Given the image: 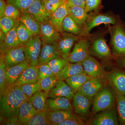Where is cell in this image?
Segmentation results:
<instances>
[{"label":"cell","instance_id":"6da1fadb","mask_svg":"<svg viewBox=\"0 0 125 125\" xmlns=\"http://www.w3.org/2000/svg\"><path fill=\"white\" fill-rule=\"evenodd\" d=\"M29 98L19 87H10L0 96L1 115L4 120L19 116L21 105L24 102L29 100Z\"/></svg>","mask_w":125,"mask_h":125},{"label":"cell","instance_id":"7a4b0ae2","mask_svg":"<svg viewBox=\"0 0 125 125\" xmlns=\"http://www.w3.org/2000/svg\"><path fill=\"white\" fill-rule=\"evenodd\" d=\"M116 103L115 93L110 87L106 85L100 90L94 97L92 113L96 114L99 112L115 107Z\"/></svg>","mask_w":125,"mask_h":125},{"label":"cell","instance_id":"3957f363","mask_svg":"<svg viewBox=\"0 0 125 125\" xmlns=\"http://www.w3.org/2000/svg\"><path fill=\"white\" fill-rule=\"evenodd\" d=\"M112 52L116 57L125 56V27L118 22L109 27Z\"/></svg>","mask_w":125,"mask_h":125},{"label":"cell","instance_id":"277c9868","mask_svg":"<svg viewBox=\"0 0 125 125\" xmlns=\"http://www.w3.org/2000/svg\"><path fill=\"white\" fill-rule=\"evenodd\" d=\"M94 97L83 94L78 92L74 94L73 106L77 115L85 121L90 114V109L93 105Z\"/></svg>","mask_w":125,"mask_h":125},{"label":"cell","instance_id":"5b68a950","mask_svg":"<svg viewBox=\"0 0 125 125\" xmlns=\"http://www.w3.org/2000/svg\"><path fill=\"white\" fill-rule=\"evenodd\" d=\"M88 40L85 37H81L74 45L73 48L67 57L69 62H82L90 54V46Z\"/></svg>","mask_w":125,"mask_h":125},{"label":"cell","instance_id":"8992f818","mask_svg":"<svg viewBox=\"0 0 125 125\" xmlns=\"http://www.w3.org/2000/svg\"><path fill=\"white\" fill-rule=\"evenodd\" d=\"M119 22L115 16L108 14L97 13L89 14L85 24L83 27L86 36L89 35L90 31L94 27L101 24H116Z\"/></svg>","mask_w":125,"mask_h":125},{"label":"cell","instance_id":"52a82bcc","mask_svg":"<svg viewBox=\"0 0 125 125\" xmlns=\"http://www.w3.org/2000/svg\"><path fill=\"white\" fill-rule=\"evenodd\" d=\"M42 46V41L39 35L33 36L24 44L27 60L31 65H38Z\"/></svg>","mask_w":125,"mask_h":125},{"label":"cell","instance_id":"ba28073f","mask_svg":"<svg viewBox=\"0 0 125 125\" xmlns=\"http://www.w3.org/2000/svg\"><path fill=\"white\" fill-rule=\"evenodd\" d=\"M0 57L8 68L19 64L27 60L24 46L10 48L1 55Z\"/></svg>","mask_w":125,"mask_h":125},{"label":"cell","instance_id":"9c48e42d","mask_svg":"<svg viewBox=\"0 0 125 125\" xmlns=\"http://www.w3.org/2000/svg\"><path fill=\"white\" fill-rule=\"evenodd\" d=\"M81 37L64 32L57 42V49L61 56L67 59L72 51L74 45Z\"/></svg>","mask_w":125,"mask_h":125},{"label":"cell","instance_id":"30bf717a","mask_svg":"<svg viewBox=\"0 0 125 125\" xmlns=\"http://www.w3.org/2000/svg\"><path fill=\"white\" fill-rule=\"evenodd\" d=\"M106 79L115 93L125 96V71L115 69L107 74Z\"/></svg>","mask_w":125,"mask_h":125},{"label":"cell","instance_id":"8fae6325","mask_svg":"<svg viewBox=\"0 0 125 125\" xmlns=\"http://www.w3.org/2000/svg\"><path fill=\"white\" fill-rule=\"evenodd\" d=\"M90 121L88 125H119L116 110L115 108L96 113Z\"/></svg>","mask_w":125,"mask_h":125},{"label":"cell","instance_id":"7c38bea8","mask_svg":"<svg viewBox=\"0 0 125 125\" xmlns=\"http://www.w3.org/2000/svg\"><path fill=\"white\" fill-rule=\"evenodd\" d=\"M93 55L101 59H109L111 58L112 53L111 49L107 44L105 39L102 36L93 38L90 52Z\"/></svg>","mask_w":125,"mask_h":125},{"label":"cell","instance_id":"4fadbf2b","mask_svg":"<svg viewBox=\"0 0 125 125\" xmlns=\"http://www.w3.org/2000/svg\"><path fill=\"white\" fill-rule=\"evenodd\" d=\"M82 64L85 74L91 78H106L107 74L95 58L90 56Z\"/></svg>","mask_w":125,"mask_h":125},{"label":"cell","instance_id":"5bb4252c","mask_svg":"<svg viewBox=\"0 0 125 125\" xmlns=\"http://www.w3.org/2000/svg\"><path fill=\"white\" fill-rule=\"evenodd\" d=\"M107 81L105 78H92L84 83L78 92L94 97L98 92L107 85Z\"/></svg>","mask_w":125,"mask_h":125},{"label":"cell","instance_id":"9a60e30c","mask_svg":"<svg viewBox=\"0 0 125 125\" xmlns=\"http://www.w3.org/2000/svg\"><path fill=\"white\" fill-rule=\"evenodd\" d=\"M27 11L41 23H50L52 16L47 10L41 0H34Z\"/></svg>","mask_w":125,"mask_h":125},{"label":"cell","instance_id":"2e32d148","mask_svg":"<svg viewBox=\"0 0 125 125\" xmlns=\"http://www.w3.org/2000/svg\"><path fill=\"white\" fill-rule=\"evenodd\" d=\"M59 57L61 56L57 49V42H42L38 66L47 63L54 58Z\"/></svg>","mask_w":125,"mask_h":125},{"label":"cell","instance_id":"e0dca14e","mask_svg":"<svg viewBox=\"0 0 125 125\" xmlns=\"http://www.w3.org/2000/svg\"><path fill=\"white\" fill-rule=\"evenodd\" d=\"M19 20L18 21L14 27L6 36L4 42H0V55L4 54L7 50L10 48L24 46L19 39L17 32V28Z\"/></svg>","mask_w":125,"mask_h":125},{"label":"cell","instance_id":"ac0fdd59","mask_svg":"<svg viewBox=\"0 0 125 125\" xmlns=\"http://www.w3.org/2000/svg\"><path fill=\"white\" fill-rule=\"evenodd\" d=\"M42 42H57L61 37L60 33L51 23H40L39 34Z\"/></svg>","mask_w":125,"mask_h":125},{"label":"cell","instance_id":"d6986e66","mask_svg":"<svg viewBox=\"0 0 125 125\" xmlns=\"http://www.w3.org/2000/svg\"><path fill=\"white\" fill-rule=\"evenodd\" d=\"M39 80L38 66L29 65L23 72L14 86L21 85L36 83Z\"/></svg>","mask_w":125,"mask_h":125},{"label":"cell","instance_id":"ffe728a7","mask_svg":"<svg viewBox=\"0 0 125 125\" xmlns=\"http://www.w3.org/2000/svg\"><path fill=\"white\" fill-rule=\"evenodd\" d=\"M77 115L72 111L62 110L47 111V118L49 125H59L66 120Z\"/></svg>","mask_w":125,"mask_h":125},{"label":"cell","instance_id":"44dd1931","mask_svg":"<svg viewBox=\"0 0 125 125\" xmlns=\"http://www.w3.org/2000/svg\"><path fill=\"white\" fill-rule=\"evenodd\" d=\"M74 93L66 82L58 80L55 86L51 90L48 94V98H55L63 97L73 99Z\"/></svg>","mask_w":125,"mask_h":125},{"label":"cell","instance_id":"7402d4cb","mask_svg":"<svg viewBox=\"0 0 125 125\" xmlns=\"http://www.w3.org/2000/svg\"><path fill=\"white\" fill-rule=\"evenodd\" d=\"M69 15L67 0L52 15L50 23L60 34L64 32L62 25L63 21L66 16Z\"/></svg>","mask_w":125,"mask_h":125},{"label":"cell","instance_id":"603a6c76","mask_svg":"<svg viewBox=\"0 0 125 125\" xmlns=\"http://www.w3.org/2000/svg\"><path fill=\"white\" fill-rule=\"evenodd\" d=\"M82 73L85 74L82 62H69L56 76L58 80L64 81L74 75Z\"/></svg>","mask_w":125,"mask_h":125},{"label":"cell","instance_id":"cb8c5ba5","mask_svg":"<svg viewBox=\"0 0 125 125\" xmlns=\"http://www.w3.org/2000/svg\"><path fill=\"white\" fill-rule=\"evenodd\" d=\"M39 112L31 104L29 99L24 102L20 108L18 116L19 125H24Z\"/></svg>","mask_w":125,"mask_h":125},{"label":"cell","instance_id":"d4e9b609","mask_svg":"<svg viewBox=\"0 0 125 125\" xmlns=\"http://www.w3.org/2000/svg\"><path fill=\"white\" fill-rule=\"evenodd\" d=\"M30 65L28 60L10 68L7 67L6 74L7 81L10 87L14 86L17 81L25 69Z\"/></svg>","mask_w":125,"mask_h":125},{"label":"cell","instance_id":"484cf974","mask_svg":"<svg viewBox=\"0 0 125 125\" xmlns=\"http://www.w3.org/2000/svg\"><path fill=\"white\" fill-rule=\"evenodd\" d=\"M19 21L29 30L33 36L39 35L41 23L28 12L22 13Z\"/></svg>","mask_w":125,"mask_h":125},{"label":"cell","instance_id":"4316f807","mask_svg":"<svg viewBox=\"0 0 125 125\" xmlns=\"http://www.w3.org/2000/svg\"><path fill=\"white\" fill-rule=\"evenodd\" d=\"M70 99L63 97L48 98L47 105L48 110H62L73 111Z\"/></svg>","mask_w":125,"mask_h":125},{"label":"cell","instance_id":"83f0119b","mask_svg":"<svg viewBox=\"0 0 125 125\" xmlns=\"http://www.w3.org/2000/svg\"><path fill=\"white\" fill-rule=\"evenodd\" d=\"M62 28L64 32L80 37L87 36L83 27L80 26L69 14L66 16L63 21Z\"/></svg>","mask_w":125,"mask_h":125},{"label":"cell","instance_id":"f1b7e54d","mask_svg":"<svg viewBox=\"0 0 125 125\" xmlns=\"http://www.w3.org/2000/svg\"><path fill=\"white\" fill-rule=\"evenodd\" d=\"M48 98V94L41 90L30 97L29 101L38 111H45L48 110L47 105Z\"/></svg>","mask_w":125,"mask_h":125},{"label":"cell","instance_id":"f546056e","mask_svg":"<svg viewBox=\"0 0 125 125\" xmlns=\"http://www.w3.org/2000/svg\"><path fill=\"white\" fill-rule=\"evenodd\" d=\"M68 8L69 14L80 26L83 28L89 16L85 8L71 6H68Z\"/></svg>","mask_w":125,"mask_h":125},{"label":"cell","instance_id":"4dcf8cb0","mask_svg":"<svg viewBox=\"0 0 125 125\" xmlns=\"http://www.w3.org/2000/svg\"><path fill=\"white\" fill-rule=\"evenodd\" d=\"M91 78L86 74L82 73L73 75L65 80L74 93H75L79 91L84 83Z\"/></svg>","mask_w":125,"mask_h":125},{"label":"cell","instance_id":"1f68e13d","mask_svg":"<svg viewBox=\"0 0 125 125\" xmlns=\"http://www.w3.org/2000/svg\"><path fill=\"white\" fill-rule=\"evenodd\" d=\"M115 93L118 121L120 125H125V96Z\"/></svg>","mask_w":125,"mask_h":125},{"label":"cell","instance_id":"d6a6232c","mask_svg":"<svg viewBox=\"0 0 125 125\" xmlns=\"http://www.w3.org/2000/svg\"><path fill=\"white\" fill-rule=\"evenodd\" d=\"M7 67L3 59H0V96H2L7 89L10 88L8 83L6 71Z\"/></svg>","mask_w":125,"mask_h":125},{"label":"cell","instance_id":"836d02e7","mask_svg":"<svg viewBox=\"0 0 125 125\" xmlns=\"http://www.w3.org/2000/svg\"><path fill=\"white\" fill-rule=\"evenodd\" d=\"M69 62L67 59L59 57L54 58L47 64L49 65L53 73L56 76Z\"/></svg>","mask_w":125,"mask_h":125},{"label":"cell","instance_id":"e575fe53","mask_svg":"<svg viewBox=\"0 0 125 125\" xmlns=\"http://www.w3.org/2000/svg\"><path fill=\"white\" fill-rule=\"evenodd\" d=\"M42 90L49 94V92L57 83L58 80L56 76H49L39 80Z\"/></svg>","mask_w":125,"mask_h":125},{"label":"cell","instance_id":"d590c367","mask_svg":"<svg viewBox=\"0 0 125 125\" xmlns=\"http://www.w3.org/2000/svg\"><path fill=\"white\" fill-rule=\"evenodd\" d=\"M17 32L20 41L24 45L33 36L29 30L20 22L17 27Z\"/></svg>","mask_w":125,"mask_h":125},{"label":"cell","instance_id":"8d00e7d4","mask_svg":"<svg viewBox=\"0 0 125 125\" xmlns=\"http://www.w3.org/2000/svg\"><path fill=\"white\" fill-rule=\"evenodd\" d=\"M18 87L29 98L32 96L37 92L42 90L39 80L36 83L27 84Z\"/></svg>","mask_w":125,"mask_h":125},{"label":"cell","instance_id":"74e56055","mask_svg":"<svg viewBox=\"0 0 125 125\" xmlns=\"http://www.w3.org/2000/svg\"><path fill=\"white\" fill-rule=\"evenodd\" d=\"M49 125L47 116V111L39 112L24 125Z\"/></svg>","mask_w":125,"mask_h":125},{"label":"cell","instance_id":"f35d334b","mask_svg":"<svg viewBox=\"0 0 125 125\" xmlns=\"http://www.w3.org/2000/svg\"><path fill=\"white\" fill-rule=\"evenodd\" d=\"M13 19L4 16L0 18V28L5 36L15 25L17 21Z\"/></svg>","mask_w":125,"mask_h":125},{"label":"cell","instance_id":"ab89813d","mask_svg":"<svg viewBox=\"0 0 125 125\" xmlns=\"http://www.w3.org/2000/svg\"><path fill=\"white\" fill-rule=\"evenodd\" d=\"M66 0H41L44 6L51 15H52L63 4Z\"/></svg>","mask_w":125,"mask_h":125},{"label":"cell","instance_id":"60d3db41","mask_svg":"<svg viewBox=\"0 0 125 125\" xmlns=\"http://www.w3.org/2000/svg\"><path fill=\"white\" fill-rule=\"evenodd\" d=\"M34 0H6L7 4L14 6L22 13L27 11L28 8Z\"/></svg>","mask_w":125,"mask_h":125},{"label":"cell","instance_id":"b9f144b4","mask_svg":"<svg viewBox=\"0 0 125 125\" xmlns=\"http://www.w3.org/2000/svg\"><path fill=\"white\" fill-rule=\"evenodd\" d=\"M22 13L16 7L10 4H7L5 12V16L19 20Z\"/></svg>","mask_w":125,"mask_h":125},{"label":"cell","instance_id":"7bdbcfd3","mask_svg":"<svg viewBox=\"0 0 125 125\" xmlns=\"http://www.w3.org/2000/svg\"><path fill=\"white\" fill-rule=\"evenodd\" d=\"M38 66L39 80L55 75L51 67L47 63L43 64Z\"/></svg>","mask_w":125,"mask_h":125},{"label":"cell","instance_id":"ee69618b","mask_svg":"<svg viewBox=\"0 0 125 125\" xmlns=\"http://www.w3.org/2000/svg\"><path fill=\"white\" fill-rule=\"evenodd\" d=\"M85 121L78 115L66 120L60 123L59 125H86Z\"/></svg>","mask_w":125,"mask_h":125},{"label":"cell","instance_id":"f6af8a7d","mask_svg":"<svg viewBox=\"0 0 125 125\" xmlns=\"http://www.w3.org/2000/svg\"><path fill=\"white\" fill-rule=\"evenodd\" d=\"M101 0H86L85 9L87 13L96 10L101 3Z\"/></svg>","mask_w":125,"mask_h":125},{"label":"cell","instance_id":"bcb514c9","mask_svg":"<svg viewBox=\"0 0 125 125\" xmlns=\"http://www.w3.org/2000/svg\"><path fill=\"white\" fill-rule=\"evenodd\" d=\"M86 0H67L68 6H75L85 8Z\"/></svg>","mask_w":125,"mask_h":125},{"label":"cell","instance_id":"7dc6e473","mask_svg":"<svg viewBox=\"0 0 125 125\" xmlns=\"http://www.w3.org/2000/svg\"><path fill=\"white\" fill-rule=\"evenodd\" d=\"M3 122L5 125H19L18 116H13L4 119Z\"/></svg>","mask_w":125,"mask_h":125},{"label":"cell","instance_id":"c3c4849f","mask_svg":"<svg viewBox=\"0 0 125 125\" xmlns=\"http://www.w3.org/2000/svg\"><path fill=\"white\" fill-rule=\"evenodd\" d=\"M7 3L4 0H0V18L5 16V12Z\"/></svg>","mask_w":125,"mask_h":125},{"label":"cell","instance_id":"681fc988","mask_svg":"<svg viewBox=\"0 0 125 125\" xmlns=\"http://www.w3.org/2000/svg\"><path fill=\"white\" fill-rule=\"evenodd\" d=\"M116 60L118 65L125 70V56L116 57Z\"/></svg>","mask_w":125,"mask_h":125},{"label":"cell","instance_id":"f907efd6","mask_svg":"<svg viewBox=\"0 0 125 125\" xmlns=\"http://www.w3.org/2000/svg\"></svg>","mask_w":125,"mask_h":125},{"label":"cell","instance_id":"816d5d0a","mask_svg":"<svg viewBox=\"0 0 125 125\" xmlns=\"http://www.w3.org/2000/svg\"></svg>","mask_w":125,"mask_h":125}]
</instances>
